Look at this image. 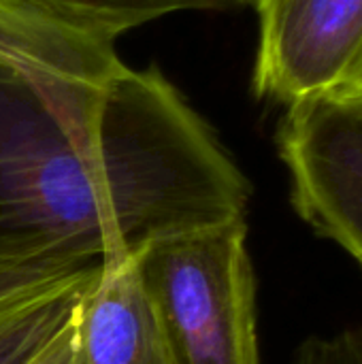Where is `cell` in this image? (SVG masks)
<instances>
[{"label": "cell", "instance_id": "6", "mask_svg": "<svg viewBox=\"0 0 362 364\" xmlns=\"http://www.w3.org/2000/svg\"><path fill=\"white\" fill-rule=\"evenodd\" d=\"M137 256L100 260L77 307V364H162Z\"/></svg>", "mask_w": 362, "mask_h": 364}, {"label": "cell", "instance_id": "8", "mask_svg": "<svg viewBox=\"0 0 362 364\" xmlns=\"http://www.w3.org/2000/svg\"><path fill=\"white\" fill-rule=\"evenodd\" d=\"M30 11L85 36L115 45V41L149 21L186 11L226 13L254 6V0H0Z\"/></svg>", "mask_w": 362, "mask_h": 364}, {"label": "cell", "instance_id": "11", "mask_svg": "<svg viewBox=\"0 0 362 364\" xmlns=\"http://www.w3.org/2000/svg\"><path fill=\"white\" fill-rule=\"evenodd\" d=\"M335 96H341V98H350V100H356V102H362V55L358 60V64L352 68L350 77L344 81V85L333 92Z\"/></svg>", "mask_w": 362, "mask_h": 364}, {"label": "cell", "instance_id": "5", "mask_svg": "<svg viewBox=\"0 0 362 364\" xmlns=\"http://www.w3.org/2000/svg\"><path fill=\"white\" fill-rule=\"evenodd\" d=\"M100 262L0 254V364H28L73 320Z\"/></svg>", "mask_w": 362, "mask_h": 364}, {"label": "cell", "instance_id": "4", "mask_svg": "<svg viewBox=\"0 0 362 364\" xmlns=\"http://www.w3.org/2000/svg\"><path fill=\"white\" fill-rule=\"evenodd\" d=\"M254 92L292 105L333 94L362 55V0H254Z\"/></svg>", "mask_w": 362, "mask_h": 364}, {"label": "cell", "instance_id": "7", "mask_svg": "<svg viewBox=\"0 0 362 364\" xmlns=\"http://www.w3.org/2000/svg\"><path fill=\"white\" fill-rule=\"evenodd\" d=\"M122 64L115 45L0 2V68L45 83L102 85Z\"/></svg>", "mask_w": 362, "mask_h": 364}, {"label": "cell", "instance_id": "9", "mask_svg": "<svg viewBox=\"0 0 362 364\" xmlns=\"http://www.w3.org/2000/svg\"><path fill=\"white\" fill-rule=\"evenodd\" d=\"M290 364H362V328L307 339Z\"/></svg>", "mask_w": 362, "mask_h": 364}, {"label": "cell", "instance_id": "1", "mask_svg": "<svg viewBox=\"0 0 362 364\" xmlns=\"http://www.w3.org/2000/svg\"><path fill=\"white\" fill-rule=\"evenodd\" d=\"M250 183L158 70L102 85L0 68V254L100 262L245 218Z\"/></svg>", "mask_w": 362, "mask_h": 364}, {"label": "cell", "instance_id": "10", "mask_svg": "<svg viewBox=\"0 0 362 364\" xmlns=\"http://www.w3.org/2000/svg\"><path fill=\"white\" fill-rule=\"evenodd\" d=\"M75 318L58 333V337L28 364H77V339H75Z\"/></svg>", "mask_w": 362, "mask_h": 364}, {"label": "cell", "instance_id": "2", "mask_svg": "<svg viewBox=\"0 0 362 364\" xmlns=\"http://www.w3.org/2000/svg\"><path fill=\"white\" fill-rule=\"evenodd\" d=\"M137 258L162 364H258L245 218L164 235Z\"/></svg>", "mask_w": 362, "mask_h": 364}, {"label": "cell", "instance_id": "3", "mask_svg": "<svg viewBox=\"0 0 362 364\" xmlns=\"http://www.w3.org/2000/svg\"><path fill=\"white\" fill-rule=\"evenodd\" d=\"M277 147L299 215L362 267V102L322 94L288 105Z\"/></svg>", "mask_w": 362, "mask_h": 364}]
</instances>
